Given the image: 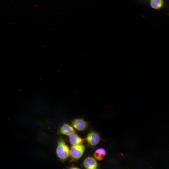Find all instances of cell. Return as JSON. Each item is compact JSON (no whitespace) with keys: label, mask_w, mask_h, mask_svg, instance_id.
Segmentation results:
<instances>
[{"label":"cell","mask_w":169,"mask_h":169,"mask_svg":"<svg viewBox=\"0 0 169 169\" xmlns=\"http://www.w3.org/2000/svg\"><path fill=\"white\" fill-rule=\"evenodd\" d=\"M56 153L60 160L64 161L66 160L70 155V150L64 140L60 139L58 142Z\"/></svg>","instance_id":"obj_1"},{"label":"cell","mask_w":169,"mask_h":169,"mask_svg":"<svg viewBox=\"0 0 169 169\" xmlns=\"http://www.w3.org/2000/svg\"><path fill=\"white\" fill-rule=\"evenodd\" d=\"M85 149V146L82 144L73 145L70 150V155L73 159H78L82 155Z\"/></svg>","instance_id":"obj_2"},{"label":"cell","mask_w":169,"mask_h":169,"mask_svg":"<svg viewBox=\"0 0 169 169\" xmlns=\"http://www.w3.org/2000/svg\"><path fill=\"white\" fill-rule=\"evenodd\" d=\"M86 139L89 144L94 146L99 143L100 138L99 135L97 133L94 131H91L88 134Z\"/></svg>","instance_id":"obj_3"},{"label":"cell","mask_w":169,"mask_h":169,"mask_svg":"<svg viewBox=\"0 0 169 169\" xmlns=\"http://www.w3.org/2000/svg\"><path fill=\"white\" fill-rule=\"evenodd\" d=\"M72 124L75 129L80 131L85 129L88 125L86 121L83 119L81 118L74 119L72 121Z\"/></svg>","instance_id":"obj_4"},{"label":"cell","mask_w":169,"mask_h":169,"mask_svg":"<svg viewBox=\"0 0 169 169\" xmlns=\"http://www.w3.org/2000/svg\"><path fill=\"white\" fill-rule=\"evenodd\" d=\"M59 132L60 134L69 136L76 133L74 128L67 124L63 125L59 129Z\"/></svg>","instance_id":"obj_5"},{"label":"cell","mask_w":169,"mask_h":169,"mask_svg":"<svg viewBox=\"0 0 169 169\" xmlns=\"http://www.w3.org/2000/svg\"><path fill=\"white\" fill-rule=\"evenodd\" d=\"M83 165L84 167L87 169H97L98 164L96 160L94 158L89 157L84 160Z\"/></svg>","instance_id":"obj_6"},{"label":"cell","mask_w":169,"mask_h":169,"mask_svg":"<svg viewBox=\"0 0 169 169\" xmlns=\"http://www.w3.org/2000/svg\"><path fill=\"white\" fill-rule=\"evenodd\" d=\"M69 140L73 145L81 144L83 141V139L75 134L69 136Z\"/></svg>","instance_id":"obj_7"},{"label":"cell","mask_w":169,"mask_h":169,"mask_svg":"<svg viewBox=\"0 0 169 169\" xmlns=\"http://www.w3.org/2000/svg\"><path fill=\"white\" fill-rule=\"evenodd\" d=\"M106 154L105 150L103 148H100L96 150L93 156L96 159L101 161L103 159Z\"/></svg>","instance_id":"obj_8"},{"label":"cell","mask_w":169,"mask_h":169,"mask_svg":"<svg viewBox=\"0 0 169 169\" xmlns=\"http://www.w3.org/2000/svg\"><path fill=\"white\" fill-rule=\"evenodd\" d=\"M164 2L163 0H151V7L155 9H159L163 6Z\"/></svg>","instance_id":"obj_9"},{"label":"cell","mask_w":169,"mask_h":169,"mask_svg":"<svg viewBox=\"0 0 169 169\" xmlns=\"http://www.w3.org/2000/svg\"><path fill=\"white\" fill-rule=\"evenodd\" d=\"M70 169H79V168L77 167H76L75 166H73L72 167H71V168H70Z\"/></svg>","instance_id":"obj_10"}]
</instances>
